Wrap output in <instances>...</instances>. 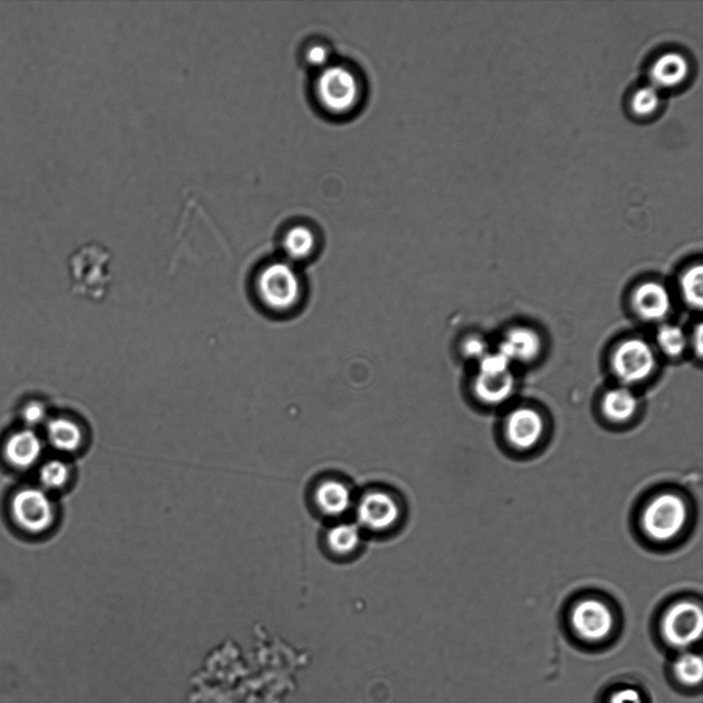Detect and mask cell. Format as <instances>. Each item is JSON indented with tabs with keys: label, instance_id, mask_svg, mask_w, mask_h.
Masks as SVG:
<instances>
[{
	"label": "cell",
	"instance_id": "obj_18",
	"mask_svg": "<svg viewBox=\"0 0 703 703\" xmlns=\"http://www.w3.org/2000/svg\"><path fill=\"white\" fill-rule=\"evenodd\" d=\"M514 391L515 378L511 372L501 375L478 372L473 380V393L485 405H501L511 398Z\"/></svg>",
	"mask_w": 703,
	"mask_h": 703
},
{
	"label": "cell",
	"instance_id": "obj_12",
	"mask_svg": "<svg viewBox=\"0 0 703 703\" xmlns=\"http://www.w3.org/2000/svg\"><path fill=\"white\" fill-rule=\"evenodd\" d=\"M690 72L689 59L685 53L678 50L660 52L652 60L648 69L650 84L658 90L679 87L686 82Z\"/></svg>",
	"mask_w": 703,
	"mask_h": 703
},
{
	"label": "cell",
	"instance_id": "obj_30",
	"mask_svg": "<svg viewBox=\"0 0 703 703\" xmlns=\"http://www.w3.org/2000/svg\"><path fill=\"white\" fill-rule=\"evenodd\" d=\"M46 416V410L40 403H31L24 409V419L29 425L42 423Z\"/></svg>",
	"mask_w": 703,
	"mask_h": 703
},
{
	"label": "cell",
	"instance_id": "obj_7",
	"mask_svg": "<svg viewBox=\"0 0 703 703\" xmlns=\"http://www.w3.org/2000/svg\"><path fill=\"white\" fill-rule=\"evenodd\" d=\"M16 524L28 534L39 535L50 530L55 521V507L42 487H25L11 501Z\"/></svg>",
	"mask_w": 703,
	"mask_h": 703
},
{
	"label": "cell",
	"instance_id": "obj_4",
	"mask_svg": "<svg viewBox=\"0 0 703 703\" xmlns=\"http://www.w3.org/2000/svg\"><path fill=\"white\" fill-rule=\"evenodd\" d=\"M687 516L684 500L676 494L664 492L649 502L642 516V525L649 538L667 542L682 532Z\"/></svg>",
	"mask_w": 703,
	"mask_h": 703
},
{
	"label": "cell",
	"instance_id": "obj_10",
	"mask_svg": "<svg viewBox=\"0 0 703 703\" xmlns=\"http://www.w3.org/2000/svg\"><path fill=\"white\" fill-rule=\"evenodd\" d=\"M572 625L582 640L591 643L602 642L613 630L614 617L605 603L588 599L574 607Z\"/></svg>",
	"mask_w": 703,
	"mask_h": 703
},
{
	"label": "cell",
	"instance_id": "obj_23",
	"mask_svg": "<svg viewBox=\"0 0 703 703\" xmlns=\"http://www.w3.org/2000/svg\"><path fill=\"white\" fill-rule=\"evenodd\" d=\"M680 291L683 300L692 309L700 310L703 305V268L701 264L690 266L680 278Z\"/></svg>",
	"mask_w": 703,
	"mask_h": 703
},
{
	"label": "cell",
	"instance_id": "obj_11",
	"mask_svg": "<svg viewBox=\"0 0 703 703\" xmlns=\"http://www.w3.org/2000/svg\"><path fill=\"white\" fill-rule=\"evenodd\" d=\"M506 436L518 449H531L544 435L545 421L542 414L530 407L513 410L506 419Z\"/></svg>",
	"mask_w": 703,
	"mask_h": 703
},
{
	"label": "cell",
	"instance_id": "obj_27",
	"mask_svg": "<svg viewBox=\"0 0 703 703\" xmlns=\"http://www.w3.org/2000/svg\"><path fill=\"white\" fill-rule=\"evenodd\" d=\"M512 362L499 353H488L479 361V373L488 375H501L511 372Z\"/></svg>",
	"mask_w": 703,
	"mask_h": 703
},
{
	"label": "cell",
	"instance_id": "obj_14",
	"mask_svg": "<svg viewBox=\"0 0 703 703\" xmlns=\"http://www.w3.org/2000/svg\"><path fill=\"white\" fill-rule=\"evenodd\" d=\"M285 259L298 265L313 258L320 248V237L307 223L291 225L281 237Z\"/></svg>",
	"mask_w": 703,
	"mask_h": 703
},
{
	"label": "cell",
	"instance_id": "obj_9",
	"mask_svg": "<svg viewBox=\"0 0 703 703\" xmlns=\"http://www.w3.org/2000/svg\"><path fill=\"white\" fill-rule=\"evenodd\" d=\"M311 502L316 513L337 521L354 509L356 499L346 481L327 477L316 482L311 492Z\"/></svg>",
	"mask_w": 703,
	"mask_h": 703
},
{
	"label": "cell",
	"instance_id": "obj_21",
	"mask_svg": "<svg viewBox=\"0 0 703 703\" xmlns=\"http://www.w3.org/2000/svg\"><path fill=\"white\" fill-rule=\"evenodd\" d=\"M661 107V96L657 88L650 83L631 90L628 94L627 108L631 116L638 119L653 117Z\"/></svg>",
	"mask_w": 703,
	"mask_h": 703
},
{
	"label": "cell",
	"instance_id": "obj_29",
	"mask_svg": "<svg viewBox=\"0 0 703 703\" xmlns=\"http://www.w3.org/2000/svg\"><path fill=\"white\" fill-rule=\"evenodd\" d=\"M609 703H644V700L636 689L624 688L614 692Z\"/></svg>",
	"mask_w": 703,
	"mask_h": 703
},
{
	"label": "cell",
	"instance_id": "obj_24",
	"mask_svg": "<svg viewBox=\"0 0 703 703\" xmlns=\"http://www.w3.org/2000/svg\"><path fill=\"white\" fill-rule=\"evenodd\" d=\"M674 673L677 679L686 686L699 685L703 678V662L700 656L684 654L674 664Z\"/></svg>",
	"mask_w": 703,
	"mask_h": 703
},
{
	"label": "cell",
	"instance_id": "obj_20",
	"mask_svg": "<svg viewBox=\"0 0 703 703\" xmlns=\"http://www.w3.org/2000/svg\"><path fill=\"white\" fill-rule=\"evenodd\" d=\"M48 440L53 448L64 453L78 451L84 442V433L77 421L65 417L50 421L47 429Z\"/></svg>",
	"mask_w": 703,
	"mask_h": 703
},
{
	"label": "cell",
	"instance_id": "obj_1",
	"mask_svg": "<svg viewBox=\"0 0 703 703\" xmlns=\"http://www.w3.org/2000/svg\"><path fill=\"white\" fill-rule=\"evenodd\" d=\"M312 90L316 105L334 118L355 114L365 95L364 81L356 67L334 62L316 74Z\"/></svg>",
	"mask_w": 703,
	"mask_h": 703
},
{
	"label": "cell",
	"instance_id": "obj_15",
	"mask_svg": "<svg viewBox=\"0 0 703 703\" xmlns=\"http://www.w3.org/2000/svg\"><path fill=\"white\" fill-rule=\"evenodd\" d=\"M542 347V339L535 330L516 327L506 334L498 351L511 362L530 363L540 356Z\"/></svg>",
	"mask_w": 703,
	"mask_h": 703
},
{
	"label": "cell",
	"instance_id": "obj_5",
	"mask_svg": "<svg viewBox=\"0 0 703 703\" xmlns=\"http://www.w3.org/2000/svg\"><path fill=\"white\" fill-rule=\"evenodd\" d=\"M656 366L657 357L653 346L640 337H630L620 342L611 357L614 375L628 388L629 385L650 378Z\"/></svg>",
	"mask_w": 703,
	"mask_h": 703
},
{
	"label": "cell",
	"instance_id": "obj_2",
	"mask_svg": "<svg viewBox=\"0 0 703 703\" xmlns=\"http://www.w3.org/2000/svg\"><path fill=\"white\" fill-rule=\"evenodd\" d=\"M255 287L260 303L268 311L281 315L299 309L306 295L301 272L286 259L264 265L256 277Z\"/></svg>",
	"mask_w": 703,
	"mask_h": 703
},
{
	"label": "cell",
	"instance_id": "obj_16",
	"mask_svg": "<svg viewBox=\"0 0 703 703\" xmlns=\"http://www.w3.org/2000/svg\"><path fill=\"white\" fill-rule=\"evenodd\" d=\"M364 532L357 522H334L325 532L324 545L335 558L355 556L362 548Z\"/></svg>",
	"mask_w": 703,
	"mask_h": 703
},
{
	"label": "cell",
	"instance_id": "obj_8",
	"mask_svg": "<svg viewBox=\"0 0 703 703\" xmlns=\"http://www.w3.org/2000/svg\"><path fill=\"white\" fill-rule=\"evenodd\" d=\"M661 628L667 644L677 649L687 648L702 635V610L693 602H680L665 613Z\"/></svg>",
	"mask_w": 703,
	"mask_h": 703
},
{
	"label": "cell",
	"instance_id": "obj_13",
	"mask_svg": "<svg viewBox=\"0 0 703 703\" xmlns=\"http://www.w3.org/2000/svg\"><path fill=\"white\" fill-rule=\"evenodd\" d=\"M631 303L640 318L651 323L665 320L673 306L669 289L654 280L639 285L632 293Z\"/></svg>",
	"mask_w": 703,
	"mask_h": 703
},
{
	"label": "cell",
	"instance_id": "obj_26",
	"mask_svg": "<svg viewBox=\"0 0 703 703\" xmlns=\"http://www.w3.org/2000/svg\"><path fill=\"white\" fill-rule=\"evenodd\" d=\"M332 57L331 46L323 41L309 43L303 52L305 64L318 72L332 63Z\"/></svg>",
	"mask_w": 703,
	"mask_h": 703
},
{
	"label": "cell",
	"instance_id": "obj_28",
	"mask_svg": "<svg viewBox=\"0 0 703 703\" xmlns=\"http://www.w3.org/2000/svg\"><path fill=\"white\" fill-rule=\"evenodd\" d=\"M488 353L486 341L479 336H470L462 343V354L467 359L480 361Z\"/></svg>",
	"mask_w": 703,
	"mask_h": 703
},
{
	"label": "cell",
	"instance_id": "obj_22",
	"mask_svg": "<svg viewBox=\"0 0 703 703\" xmlns=\"http://www.w3.org/2000/svg\"><path fill=\"white\" fill-rule=\"evenodd\" d=\"M656 341L662 353L670 358L682 357L689 344L684 329L671 324L663 325L658 329Z\"/></svg>",
	"mask_w": 703,
	"mask_h": 703
},
{
	"label": "cell",
	"instance_id": "obj_19",
	"mask_svg": "<svg viewBox=\"0 0 703 703\" xmlns=\"http://www.w3.org/2000/svg\"><path fill=\"white\" fill-rule=\"evenodd\" d=\"M639 409V400L628 386L608 391L602 400V411L613 423H626L634 417Z\"/></svg>",
	"mask_w": 703,
	"mask_h": 703
},
{
	"label": "cell",
	"instance_id": "obj_17",
	"mask_svg": "<svg viewBox=\"0 0 703 703\" xmlns=\"http://www.w3.org/2000/svg\"><path fill=\"white\" fill-rule=\"evenodd\" d=\"M43 451L41 438L29 430L13 434L5 445L6 460L17 470H28L37 465Z\"/></svg>",
	"mask_w": 703,
	"mask_h": 703
},
{
	"label": "cell",
	"instance_id": "obj_25",
	"mask_svg": "<svg viewBox=\"0 0 703 703\" xmlns=\"http://www.w3.org/2000/svg\"><path fill=\"white\" fill-rule=\"evenodd\" d=\"M70 478L69 466L60 460L46 462L40 471V481L45 490L63 488Z\"/></svg>",
	"mask_w": 703,
	"mask_h": 703
},
{
	"label": "cell",
	"instance_id": "obj_3",
	"mask_svg": "<svg viewBox=\"0 0 703 703\" xmlns=\"http://www.w3.org/2000/svg\"><path fill=\"white\" fill-rule=\"evenodd\" d=\"M354 510L362 531L376 536L397 530L404 517V506L398 496L383 487L364 491L356 499Z\"/></svg>",
	"mask_w": 703,
	"mask_h": 703
},
{
	"label": "cell",
	"instance_id": "obj_6",
	"mask_svg": "<svg viewBox=\"0 0 703 703\" xmlns=\"http://www.w3.org/2000/svg\"><path fill=\"white\" fill-rule=\"evenodd\" d=\"M109 257L107 251L95 245H85L69 261L73 288L87 297H97L109 284Z\"/></svg>",
	"mask_w": 703,
	"mask_h": 703
},
{
	"label": "cell",
	"instance_id": "obj_31",
	"mask_svg": "<svg viewBox=\"0 0 703 703\" xmlns=\"http://www.w3.org/2000/svg\"><path fill=\"white\" fill-rule=\"evenodd\" d=\"M694 333L692 336V345L695 349V353L698 358H702L703 354V329L702 325L698 324L696 329H694Z\"/></svg>",
	"mask_w": 703,
	"mask_h": 703
}]
</instances>
